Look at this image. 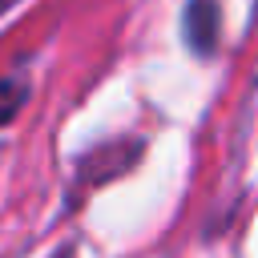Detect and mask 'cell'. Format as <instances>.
<instances>
[{"label":"cell","mask_w":258,"mask_h":258,"mask_svg":"<svg viewBox=\"0 0 258 258\" xmlns=\"http://www.w3.org/2000/svg\"><path fill=\"white\" fill-rule=\"evenodd\" d=\"M218 24H222L218 0H189L185 4V44L198 56H210L218 48Z\"/></svg>","instance_id":"cell-1"},{"label":"cell","mask_w":258,"mask_h":258,"mask_svg":"<svg viewBox=\"0 0 258 258\" xmlns=\"http://www.w3.org/2000/svg\"><path fill=\"white\" fill-rule=\"evenodd\" d=\"M20 105H24V81H4L0 85V125L12 121L20 113Z\"/></svg>","instance_id":"cell-2"}]
</instances>
